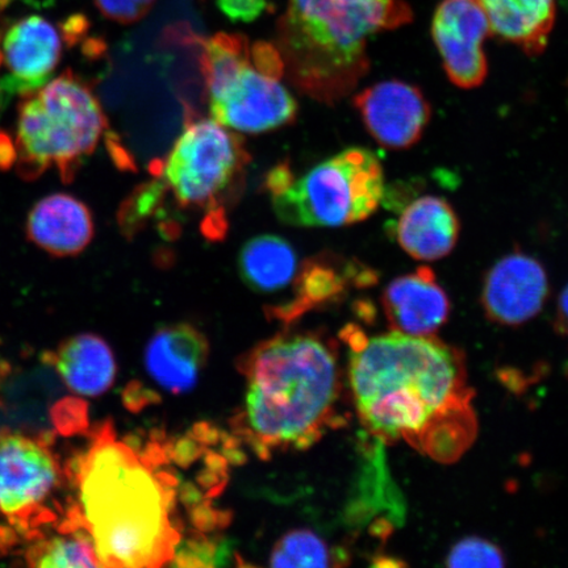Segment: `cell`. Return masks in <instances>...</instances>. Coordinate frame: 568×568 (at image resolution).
<instances>
[{
    "label": "cell",
    "mask_w": 568,
    "mask_h": 568,
    "mask_svg": "<svg viewBox=\"0 0 568 568\" xmlns=\"http://www.w3.org/2000/svg\"><path fill=\"white\" fill-rule=\"evenodd\" d=\"M158 0H94L102 16L119 24H133L144 19Z\"/></svg>",
    "instance_id": "83f0119b"
},
{
    "label": "cell",
    "mask_w": 568,
    "mask_h": 568,
    "mask_svg": "<svg viewBox=\"0 0 568 568\" xmlns=\"http://www.w3.org/2000/svg\"><path fill=\"white\" fill-rule=\"evenodd\" d=\"M27 237L54 257H73L94 239V217L87 204L69 194H52L28 213Z\"/></svg>",
    "instance_id": "2e32d148"
},
{
    "label": "cell",
    "mask_w": 568,
    "mask_h": 568,
    "mask_svg": "<svg viewBox=\"0 0 568 568\" xmlns=\"http://www.w3.org/2000/svg\"><path fill=\"white\" fill-rule=\"evenodd\" d=\"M209 355V341L194 326H163L146 346V372L169 393H187L197 385Z\"/></svg>",
    "instance_id": "9a60e30c"
},
{
    "label": "cell",
    "mask_w": 568,
    "mask_h": 568,
    "mask_svg": "<svg viewBox=\"0 0 568 568\" xmlns=\"http://www.w3.org/2000/svg\"><path fill=\"white\" fill-rule=\"evenodd\" d=\"M0 406H2V403H0Z\"/></svg>",
    "instance_id": "e575fe53"
},
{
    "label": "cell",
    "mask_w": 568,
    "mask_h": 568,
    "mask_svg": "<svg viewBox=\"0 0 568 568\" xmlns=\"http://www.w3.org/2000/svg\"><path fill=\"white\" fill-rule=\"evenodd\" d=\"M352 276L371 281L374 274L358 264H338V258L331 254L305 261L295 281L296 300L283 310V314L300 315L311 307L338 300Z\"/></svg>",
    "instance_id": "44dd1931"
},
{
    "label": "cell",
    "mask_w": 568,
    "mask_h": 568,
    "mask_svg": "<svg viewBox=\"0 0 568 568\" xmlns=\"http://www.w3.org/2000/svg\"><path fill=\"white\" fill-rule=\"evenodd\" d=\"M169 194L165 181L154 176L151 182L134 189L118 211V225L126 239L132 240L144 231L151 219L159 217Z\"/></svg>",
    "instance_id": "cb8c5ba5"
},
{
    "label": "cell",
    "mask_w": 568,
    "mask_h": 568,
    "mask_svg": "<svg viewBox=\"0 0 568 568\" xmlns=\"http://www.w3.org/2000/svg\"><path fill=\"white\" fill-rule=\"evenodd\" d=\"M488 20L477 0H443L432 21V36L452 83L477 89L488 73L485 41Z\"/></svg>",
    "instance_id": "8fae6325"
},
{
    "label": "cell",
    "mask_w": 568,
    "mask_h": 568,
    "mask_svg": "<svg viewBox=\"0 0 568 568\" xmlns=\"http://www.w3.org/2000/svg\"><path fill=\"white\" fill-rule=\"evenodd\" d=\"M460 222L456 210L444 197L425 195L403 210L396 223V240L417 261H437L457 246Z\"/></svg>",
    "instance_id": "e0dca14e"
},
{
    "label": "cell",
    "mask_w": 568,
    "mask_h": 568,
    "mask_svg": "<svg viewBox=\"0 0 568 568\" xmlns=\"http://www.w3.org/2000/svg\"><path fill=\"white\" fill-rule=\"evenodd\" d=\"M489 30L529 55L544 53L556 23V0H477Z\"/></svg>",
    "instance_id": "d6986e66"
},
{
    "label": "cell",
    "mask_w": 568,
    "mask_h": 568,
    "mask_svg": "<svg viewBox=\"0 0 568 568\" xmlns=\"http://www.w3.org/2000/svg\"><path fill=\"white\" fill-rule=\"evenodd\" d=\"M449 567H503L504 554L493 542L480 537H467L453 546L446 557Z\"/></svg>",
    "instance_id": "484cf974"
},
{
    "label": "cell",
    "mask_w": 568,
    "mask_h": 568,
    "mask_svg": "<svg viewBox=\"0 0 568 568\" xmlns=\"http://www.w3.org/2000/svg\"><path fill=\"white\" fill-rule=\"evenodd\" d=\"M335 557L316 532L296 529L283 536L275 545L270 565L273 567H328Z\"/></svg>",
    "instance_id": "d4e9b609"
},
{
    "label": "cell",
    "mask_w": 568,
    "mask_h": 568,
    "mask_svg": "<svg viewBox=\"0 0 568 568\" xmlns=\"http://www.w3.org/2000/svg\"><path fill=\"white\" fill-rule=\"evenodd\" d=\"M61 379L73 393L82 396H101L113 385L116 362L109 344L95 335H78L44 354Z\"/></svg>",
    "instance_id": "ac0fdd59"
},
{
    "label": "cell",
    "mask_w": 568,
    "mask_h": 568,
    "mask_svg": "<svg viewBox=\"0 0 568 568\" xmlns=\"http://www.w3.org/2000/svg\"><path fill=\"white\" fill-rule=\"evenodd\" d=\"M6 97H7V95L4 94V91H3L2 87H0V110H2V106H3V104H4V98H6Z\"/></svg>",
    "instance_id": "836d02e7"
},
{
    "label": "cell",
    "mask_w": 568,
    "mask_h": 568,
    "mask_svg": "<svg viewBox=\"0 0 568 568\" xmlns=\"http://www.w3.org/2000/svg\"><path fill=\"white\" fill-rule=\"evenodd\" d=\"M549 278L541 262L515 251L488 270L481 290V305L491 322L520 326L544 308Z\"/></svg>",
    "instance_id": "4fadbf2b"
},
{
    "label": "cell",
    "mask_w": 568,
    "mask_h": 568,
    "mask_svg": "<svg viewBox=\"0 0 568 568\" xmlns=\"http://www.w3.org/2000/svg\"><path fill=\"white\" fill-rule=\"evenodd\" d=\"M410 20L406 0H288L276 26L284 75L303 94L336 104L371 69L373 36Z\"/></svg>",
    "instance_id": "277c9868"
},
{
    "label": "cell",
    "mask_w": 568,
    "mask_h": 568,
    "mask_svg": "<svg viewBox=\"0 0 568 568\" xmlns=\"http://www.w3.org/2000/svg\"><path fill=\"white\" fill-rule=\"evenodd\" d=\"M51 420L61 436L82 435L89 428L88 403L80 397L68 396L53 404Z\"/></svg>",
    "instance_id": "4316f807"
},
{
    "label": "cell",
    "mask_w": 568,
    "mask_h": 568,
    "mask_svg": "<svg viewBox=\"0 0 568 568\" xmlns=\"http://www.w3.org/2000/svg\"><path fill=\"white\" fill-rule=\"evenodd\" d=\"M556 326L560 335L568 337V284L558 300Z\"/></svg>",
    "instance_id": "d6a6232c"
},
{
    "label": "cell",
    "mask_w": 568,
    "mask_h": 568,
    "mask_svg": "<svg viewBox=\"0 0 568 568\" xmlns=\"http://www.w3.org/2000/svg\"><path fill=\"white\" fill-rule=\"evenodd\" d=\"M385 193L378 155L364 148H349L294 178L272 202L283 224L339 229L372 217Z\"/></svg>",
    "instance_id": "52a82bcc"
},
{
    "label": "cell",
    "mask_w": 568,
    "mask_h": 568,
    "mask_svg": "<svg viewBox=\"0 0 568 568\" xmlns=\"http://www.w3.org/2000/svg\"><path fill=\"white\" fill-rule=\"evenodd\" d=\"M63 36L40 16L21 18L7 28L0 38V87L6 95L23 97L52 80L62 59Z\"/></svg>",
    "instance_id": "30bf717a"
},
{
    "label": "cell",
    "mask_w": 568,
    "mask_h": 568,
    "mask_svg": "<svg viewBox=\"0 0 568 568\" xmlns=\"http://www.w3.org/2000/svg\"><path fill=\"white\" fill-rule=\"evenodd\" d=\"M239 272L255 293L274 294L287 288L300 274V257L290 241L276 234H260L241 247Z\"/></svg>",
    "instance_id": "ffe728a7"
},
{
    "label": "cell",
    "mask_w": 568,
    "mask_h": 568,
    "mask_svg": "<svg viewBox=\"0 0 568 568\" xmlns=\"http://www.w3.org/2000/svg\"><path fill=\"white\" fill-rule=\"evenodd\" d=\"M17 161V149L9 134L0 132V169H10Z\"/></svg>",
    "instance_id": "1f68e13d"
},
{
    "label": "cell",
    "mask_w": 568,
    "mask_h": 568,
    "mask_svg": "<svg viewBox=\"0 0 568 568\" xmlns=\"http://www.w3.org/2000/svg\"><path fill=\"white\" fill-rule=\"evenodd\" d=\"M248 162L239 134L215 120L190 118L166 161H154L151 173L165 181L180 207L204 210L203 234L220 241L229 231L225 205L244 189Z\"/></svg>",
    "instance_id": "8992f818"
},
{
    "label": "cell",
    "mask_w": 568,
    "mask_h": 568,
    "mask_svg": "<svg viewBox=\"0 0 568 568\" xmlns=\"http://www.w3.org/2000/svg\"><path fill=\"white\" fill-rule=\"evenodd\" d=\"M210 110L219 124L258 134L293 124L300 105L280 78L262 73L251 60L223 90L210 97Z\"/></svg>",
    "instance_id": "9c48e42d"
},
{
    "label": "cell",
    "mask_w": 568,
    "mask_h": 568,
    "mask_svg": "<svg viewBox=\"0 0 568 568\" xmlns=\"http://www.w3.org/2000/svg\"><path fill=\"white\" fill-rule=\"evenodd\" d=\"M349 382L358 416L381 442L407 443L453 464L478 435L464 353L432 336L367 337L346 329Z\"/></svg>",
    "instance_id": "6da1fadb"
},
{
    "label": "cell",
    "mask_w": 568,
    "mask_h": 568,
    "mask_svg": "<svg viewBox=\"0 0 568 568\" xmlns=\"http://www.w3.org/2000/svg\"><path fill=\"white\" fill-rule=\"evenodd\" d=\"M216 3L233 23H252L267 9V0H216Z\"/></svg>",
    "instance_id": "f1b7e54d"
},
{
    "label": "cell",
    "mask_w": 568,
    "mask_h": 568,
    "mask_svg": "<svg viewBox=\"0 0 568 568\" xmlns=\"http://www.w3.org/2000/svg\"><path fill=\"white\" fill-rule=\"evenodd\" d=\"M59 535L41 536L26 550L31 567H102L94 542L87 529L54 527Z\"/></svg>",
    "instance_id": "603a6c76"
},
{
    "label": "cell",
    "mask_w": 568,
    "mask_h": 568,
    "mask_svg": "<svg viewBox=\"0 0 568 568\" xmlns=\"http://www.w3.org/2000/svg\"><path fill=\"white\" fill-rule=\"evenodd\" d=\"M65 474L80 496L67 513L89 531L102 567H161L174 558L181 536L172 478L118 442L110 424Z\"/></svg>",
    "instance_id": "7a4b0ae2"
},
{
    "label": "cell",
    "mask_w": 568,
    "mask_h": 568,
    "mask_svg": "<svg viewBox=\"0 0 568 568\" xmlns=\"http://www.w3.org/2000/svg\"><path fill=\"white\" fill-rule=\"evenodd\" d=\"M23 538L19 535L18 530L11 524H0V556H6L16 546H18Z\"/></svg>",
    "instance_id": "4dcf8cb0"
},
{
    "label": "cell",
    "mask_w": 568,
    "mask_h": 568,
    "mask_svg": "<svg viewBox=\"0 0 568 568\" xmlns=\"http://www.w3.org/2000/svg\"><path fill=\"white\" fill-rule=\"evenodd\" d=\"M371 136L382 148L403 151L417 144L428 126L432 109L424 92L408 82L389 80L373 84L353 98Z\"/></svg>",
    "instance_id": "7c38bea8"
},
{
    "label": "cell",
    "mask_w": 568,
    "mask_h": 568,
    "mask_svg": "<svg viewBox=\"0 0 568 568\" xmlns=\"http://www.w3.org/2000/svg\"><path fill=\"white\" fill-rule=\"evenodd\" d=\"M382 303L390 328L409 336L435 335L452 310L449 296L428 266L390 282Z\"/></svg>",
    "instance_id": "5bb4252c"
},
{
    "label": "cell",
    "mask_w": 568,
    "mask_h": 568,
    "mask_svg": "<svg viewBox=\"0 0 568 568\" xmlns=\"http://www.w3.org/2000/svg\"><path fill=\"white\" fill-rule=\"evenodd\" d=\"M246 436L255 450L307 449L332 423L339 396L335 352L322 338L283 335L266 341L248 355Z\"/></svg>",
    "instance_id": "3957f363"
},
{
    "label": "cell",
    "mask_w": 568,
    "mask_h": 568,
    "mask_svg": "<svg viewBox=\"0 0 568 568\" xmlns=\"http://www.w3.org/2000/svg\"><path fill=\"white\" fill-rule=\"evenodd\" d=\"M295 173L288 162H281L274 166L265 176L264 189L270 196L280 194L294 181Z\"/></svg>",
    "instance_id": "f546056e"
},
{
    "label": "cell",
    "mask_w": 568,
    "mask_h": 568,
    "mask_svg": "<svg viewBox=\"0 0 568 568\" xmlns=\"http://www.w3.org/2000/svg\"><path fill=\"white\" fill-rule=\"evenodd\" d=\"M176 31L183 36L184 41L201 48L199 63L210 97L223 90L251 63V44L244 34L220 32L204 39L194 32L182 31L181 27Z\"/></svg>",
    "instance_id": "7402d4cb"
},
{
    "label": "cell",
    "mask_w": 568,
    "mask_h": 568,
    "mask_svg": "<svg viewBox=\"0 0 568 568\" xmlns=\"http://www.w3.org/2000/svg\"><path fill=\"white\" fill-rule=\"evenodd\" d=\"M106 136L109 120L94 91L74 71H63L21 98L13 141L18 174L33 181L55 169L63 183L73 182Z\"/></svg>",
    "instance_id": "5b68a950"
},
{
    "label": "cell",
    "mask_w": 568,
    "mask_h": 568,
    "mask_svg": "<svg viewBox=\"0 0 568 568\" xmlns=\"http://www.w3.org/2000/svg\"><path fill=\"white\" fill-rule=\"evenodd\" d=\"M65 479L51 436L0 429V515L23 541H34L60 521L61 509L49 503Z\"/></svg>",
    "instance_id": "ba28073f"
}]
</instances>
